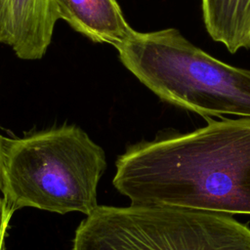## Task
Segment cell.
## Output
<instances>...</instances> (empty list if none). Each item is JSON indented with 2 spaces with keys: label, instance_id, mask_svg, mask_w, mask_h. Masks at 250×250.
Instances as JSON below:
<instances>
[{
  "label": "cell",
  "instance_id": "6da1fadb",
  "mask_svg": "<svg viewBox=\"0 0 250 250\" xmlns=\"http://www.w3.org/2000/svg\"><path fill=\"white\" fill-rule=\"evenodd\" d=\"M112 184L131 204L250 215V117L132 146Z\"/></svg>",
  "mask_w": 250,
  "mask_h": 250
},
{
  "label": "cell",
  "instance_id": "7a4b0ae2",
  "mask_svg": "<svg viewBox=\"0 0 250 250\" xmlns=\"http://www.w3.org/2000/svg\"><path fill=\"white\" fill-rule=\"evenodd\" d=\"M106 169L104 150L75 125L5 139L1 192L17 211L23 207L90 215Z\"/></svg>",
  "mask_w": 250,
  "mask_h": 250
},
{
  "label": "cell",
  "instance_id": "3957f363",
  "mask_svg": "<svg viewBox=\"0 0 250 250\" xmlns=\"http://www.w3.org/2000/svg\"><path fill=\"white\" fill-rule=\"evenodd\" d=\"M115 49L121 63L161 100L205 117H250V70L213 58L178 29H134Z\"/></svg>",
  "mask_w": 250,
  "mask_h": 250
},
{
  "label": "cell",
  "instance_id": "277c9868",
  "mask_svg": "<svg viewBox=\"0 0 250 250\" xmlns=\"http://www.w3.org/2000/svg\"><path fill=\"white\" fill-rule=\"evenodd\" d=\"M72 250H250V228L221 213L99 205L77 227Z\"/></svg>",
  "mask_w": 250,
  "mask_h": 250
},
{
  "label": "cell",
  "instance_id": "5b68a950",
  "mask_svg": "<svg viewBox=\"0 0 250 250\" xmlns=\"http://www.w3.org/2000/svg\"><path fill=\"white\" fill-rule=\"evenodd\" d=\"M58 20L52 0H0V43L21 60H40Z\"/></svg>",
  "mask_w": 250,
  "mask_h": 250
},
{
  "label": "cell",
  "instance_id": "8992f818",
  "mask_svg": "<svg viewBox=\"0 0 250 250\" xmlns=\"http://www.w3.org/2000/svg\"><path fill=\"white\" fill-rule=\"evenodd\" d=\"M52 1L59 20L95 43H106L115 48L134 30L116 0Z\"/></svg>",
  "mask_w": 250,
  "mask_h": 250
},
{
  "label": "cell",
  "instance_id": "52a82bcc",
  "mask_svg": "<svg viewBox=\"0 0 250 250\" xmlns=\"http://www.w3.org/2000/svg\"><path fill=\"white\" fill-rule=\"evenodd\" d=\"M210 37L230 53L250 48V0H201Z\"/></svg>",
  "mask_w": 250,
  "mask_h": 250
},
{
  "label": "cell",
  "instance_id": "ba28073f",
  "mask_svg": "<svg viewBox=\"0 0 250 250\" xmlns=\"http://www.w3.org/2000/svg\"><path fill=\"white\" fill-rule=\"evenodd\" d=\"M1 193V190H0ZM16 210L7 202L4 196L0 195V250H5V242L11 219Z\"/></svg>",
  "mask_w": 250,
  "mask_h": 250
},
{
  "label": "cell",
  "instance_id": "9c48e42d",
  "mask_svg": "<svg viewBox=\"0 0 250 250\" xmlns=\"http://www.w3.org/2000/svg\"><path fill=\"white\" fill-rule=\"evenodd\" d=\"M4 150H5V138L0 135V190L3 182V170H4Z\"/></svg>",
  "mask_w": 250,
  "mask_h": 250
}]
</instances>
